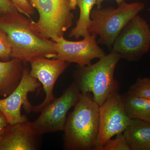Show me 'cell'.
I'll use <instances>...</instances> for the list:
<instances>
[{"instance_id":"cell-1","label":"cell","mask_w":150,"mask_h":150,"mask_svg":"<svg viewBox=\"0 0 150 150\" xmlns=\"http://www.w3.org/2000/svg\"><path fill=\"white\" fill-rule=\"evenodd\" d=\"M31 20L18 12L0 16V28L6 34L12 58L24 63L38 58L54 59L56 42L43 36L33 27Z\"/></svg>"},{"instance_id":"cell-2","label":"cell","mask_w":150,"mask_h":150,"mask_svg":"<svg viewBox=\"0 0 150 150\" xmlns=\"http://www.w3.org/2000/svg\"><path fill=\"white\" fill-rule=\"evenodd\" d=\"M99 105L89 93H81L67 118L64 148L67 150H91L96 146L99 128Z\"/></svg>"},{"instance_id":"cell-3","label":"cell","mask_w":150,"mask_h":150,"mask_svg":"<svg viewBox=\"0 0 150 150\" xmlns=\"http://www.w3.org/2000/svg\"><path fill=\"white\" fill-rule=\"evenodd\" d=\"M121 59L111 51L93 64L79 66L74 72V82L81 93H92L94 101L100 106L110 96L118 93L120 86L114 74Z\"/></svg>"},{"instance_id":"cell-4","label":"cell","mask_w":150,"mask_h":150,"mask_svg":"<svg viewBox=\"0 0 150 150\" xmlns=\"http://www.w3.org/2000/svg\"><path fill=\"white\" fill-rule=\"evenodd\" d=\"M144 8V3L124 1L116 8L110 6L92 9L89 32L99 35L98 43L111 48L123 28Z\"/></svg>"},{"instance_id":"cell-5","label":"cell","mask_w":150,"mask_h":150,"mask_svg":"<svg viewBox=\"0 0 150 150\" xmlns=\"http://www.w3.org/2000/svg\"><path fill=\"white\" fill-rule=\"evenodd\" d=\"M39 13L37 22L31 21L33 27L43 36L57 42L64 37L73 23L71 11L76 8V0H30Z\"/></svg>"},{"instance_id":"cell-6","label":"cell","mask_w":150,"mask_h":150,"mask_svg":"<svg viewBox=\"0 0 150 150\" xmlns=\"http://www.w3.org/2000/svg\"><path fill=\"white\" fill-rule=\"evenodd\" d=\"M112 51L121 59L137 62L150 50V27L139 14L126 25L116 38Z\"/></svg>"},{"instance_id":"cell-7","label":"cell","mask_w":150,"mask_h":150,"mask_svg":"<svg viewBox=\"0 0 150 150\" xmlns=\"http://www.w3.org/2000/svg\"><path fill=\"white\" fill-rule=\"evenodd\" d=\"M81 94L74 82L61 96L55 98L44 108L39 117L32 122L38 134L42 136L46 133L64 131L67 113L77 102Z\"/></svg>"},{"instance_id":"cell-8","label":"cell","mask_w":150,"mask_h":150,"mask_svg":"<svg viewBox=\"0 0 150 150\" xmlns=\"http://www.w3.org/2000/svg\"><path fill=\"white\" fill-rule=\"evenodd\" d=\"M98 113L99 128L95 146H103L112 137L123 133L131 119L125 110L122 96L118 93L99 106Z\"/></svg>"},{"instance_id":"cell-9","label":"cell","mask_w":150,"mask_h":150,"mask_svg":"<svg viewBox=\"0 0 150 150\" xmlns=\"http://www.w3.org/2000/svg\"><path fill=\"white\" fill-rule=\"evenodd\" d=\"M41 85L37 79L30 75L29 69L24 68L21 80L16 88L8 96L0 98V111L5 116L8 124L28 121L27 117L22 115V105L28 113L32 111L33 106L28 100V95L36 91Z\"/></svg>"},{"instance_id":"cell-10","label":"cell","mask_w":150,"mask_h":150,"mask_svg":"<svg viewBox=\"0 0 150 150\" xmlns=\"http://www.w3.org/2000/svg\"><path fill=\"white\" fill-rule=\"evenodd\" d=\"M95 33H90L79 41H71L64 37L56 42L57 54L54 59L70 63H76L79 67L91 64L95 59H100L105 55L98 45Z\"/></svg>"},{"instance_id":"cell-11","label":"cell","mask_w":150,"mask_h":150,"mask_svg":"<svg viewBox=\"0 0 150 150\" xmlns=\"http://www.w3.org/2000/svg\"><path fill=\"white\" fill-rule=\"evenodd\" d=\"M30 74L37 79L43 86L45 92V99L38 105L33 107L32 111L41 112L42 110L55 98L54 94L56 81L69 65V63L59 59L38 58L30 62Z\"/></svg>"},{"instance_id":"cell-12","label":"cell","mask_w":150,"mask_h":150,"mask_svg":"<svg viewBox=\"0 0 150 150\" xmlns=\"http://www.w3.org/2000/svg\"><path fill=\"white\" fill-rule=\"evenodd\" d=\"M41 137L28 120L8 124L0 137V150H37Z\"/></svg>"},{"instance_id":"cell-13","label":"cell","mask_w":150,"mask_h":150,"mask_svg":"<svg viewBox=\"0 0 150 150\" xmlns=\"http://www.w3.org/2000/svg\"><path fill=\"white\" fill-rule=\"evenodd\" d=\"M23 62L16 58L0 61V98H5L16 88L21 80Z\"/></svg>"},{"instance_id":"cell-14","label":"cell","mask_w":150,"mask_h":150,"mask_svg":"<svg viewBox=\"0 0 150 150\" xmlns=\"http://www.w3.org/2000/svg\"><path fill=\"white\" fill-rule=\"evenodd\" d=\"M131 150H150V123L131 118L123 132Z\"/></svg>"},{"instance_id":"cell-15","label":"cell","mask_w":150,"mask_h":150,"mask_svg":"<svg viewBox=\"0 0 150 150\" xmlns=\"http://www.w3.org/2000/svg\"><path fill=\"white\" fill-rule=\"evenodd\" d=\"M122 97L125 110L130 118L150 123V100L127 93Z\"/></svg>"},{"instance_id":"cell-16","label":"cell","mask_w":150,"mask_h":150,"mask_svg":"<svg viewBox=\"0 0 150 150\" xmlns=\"http://www.w3.org/2000/svg\"><path fill=\"white\" fill-rule=\"evenodd\" d=\"M77 5L80 9V16L76 26L71 30L69 34L70 37L79 39L85 38L89 34L88 27L91 23V13L96 0H76Z\"/></svg>"},{"instance_id":"cell-17","label":"cell","mask_w":150,"mask_h":150,"mask_svg":"<svg viewBox=\"0 0 150 150\" xmlns=\"http://www.w3.org/2000/svg\"><path fill=\"white\" fill-rule=\"evenodd\" d=\"M127 93L150 100V78H138Z\"/></svg>"},{"instance_id":"cell-18","label":"cell","mask_w":150,"mask_h":150,"mask_svg":"<svg viewBox=\"0 0 150 150\" xmlns=\"http://www.w3.org/2000/svg\"><path fill=\"white\" fill-rule=\"evenodd\" d=\"M93 150H131L123 133L116 135L115 139H110L103 146L94 147Z\"/></svg>"},{"instance_id":"cell-19","label":"cell","mask_w":150,"mask_h":150,"mask_svg":"<svg viewBox=\"0 0 150 150\" xmlns=\"http://www.w3.org/2000/svg\"><path fill=\"white\" fill-rule=\"evenodd\" d=\"M12 49L6 33L0 28V59L7 60L11 58Z\"/></svg>"},{"instance_id":"cell-20","label":"cell","mask_w":150,"mask_h":150,"mask_svg":"<svg viewBox=\"0 0 150 150\" xmlns=\"http://www.w3.org/2000/svg\"><path fill=\"white\" fill-rule=\"evenodd\" d=\"M18 12L30 18L35 11L32 5L27 0H10Z\"/></svg>"},{"instance_id":"cell-21","label":"cell","mask_w":150,"mask_h":150,"mask_svg":"<svg viewBox=\"0 0 150 150\" xmlns=\"http://www.w3.org/2000/svg\"><path fill=\"white\" fill-rule=\"evenodd\" d=\"M18 12L10 0H0V16Z\"/></svg>"},{"instance_id":"cell-22","label":"cell","mask_w":150,"mask_h":150,"mask_svg":"<svg viewBox=\"0 0 150 150\" xmlns=\"http://www.w3.org/2000/svg\"><path fill=\"white\" fill-rule=\"evenodd\" d=\"M8 124L5 116L0 111V137Z\"/></svg>"},{"instance_id":"cell-23","label":"cell","mask_w":150,"mask_h":150,"mask_svg":"<svg viewBox=\"0 0 150 150\" xmlns=\"http://www.w3.org/2000/svg\"><path fill=\"white\" fill-rule=\"evenodd\" d=\"M105 1V0H96V5L97 6V8H101V3L103 1ZM116 3L118 4V5H120V4H122L123 2L125 1L124 0H115Z\"/></svg>"}]
</instances>
